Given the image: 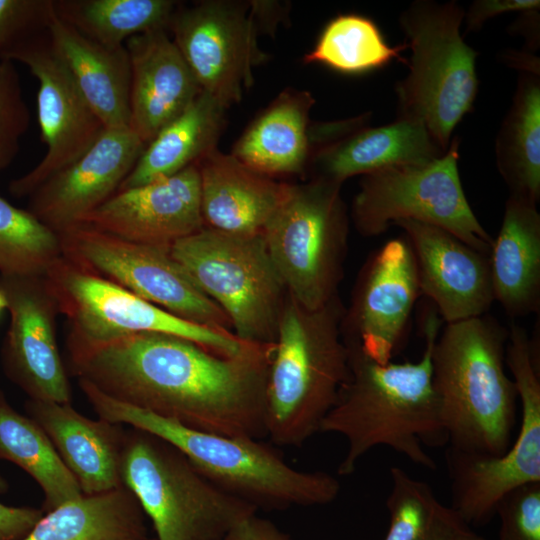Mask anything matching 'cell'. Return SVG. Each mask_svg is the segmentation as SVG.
Masks as SVG:
<instances>
[{
    "instance_id": "obj_42",
    "label": "cell",
    "mask_w": 540,
    "mask_h": 540,
    "mask_svg": "<svg viewBox=\"0 0 540 540\" xmlns=\"http://www.w3.org/2000/svg\"><path fill=\"white\" fill-rule=\"evenodd\" d=\"M456 540H487L484 537L474 533L471 529L463 532Z\"/></svg>"
},
{
    "instance_id": "obj_21",
    "label": "cell",
    "mask_w": 540,
    "mask_h": 540,
    "mask_svg": "<svg viewBox=\"0 0 540 540\" xmlns=\"http://www.w3.org/2000/svg\"><path fill=\"white\" fill-rule=\"evenodd\" d=\"M130 61L129 126L148 144L202 91L167 29L125 42Z\"/></svg>"
},
{
    "instance_id": "obj_32",
    "label": "cell",
    "mask_w": 540,
    "mask_h": 540,
    "mask_svg": "<svg viewBox=\"0 0 540 540\" xmlns=\"http://www.w3.org/2000/svg\"><path fill=\"white\" fill-rule=\"evenodd\" d=\"M172 0H54L55 15L85 37L109 47L132 36L169 29Z\"/></svg>"
},
{
    "instance_id": "obj_2",
    "label": "cell",
    "mask_w": 540,
    "mask_h": 540,
    "mask_svg": "<svg viewBox=\"0 0 540 540\" xmlns=\"http://www.w3.org/2000/svg\"><path fill=\"white\" fill-rule=\"evenodd\" d=\"M442 323L433 305L426 310L425 347L417 362L379 363L358 342L344 340L349 349V376L319 427V432L341 435L347 442L339 475L352 474L358 461L378 446L436 469L426 448L448 445L432 383V349Z\"/></svg>"
},
{
    "instance_id": "obj_19",
    "label": "cell",
    "mask_w": 540,
    "mask_h": 540,
    "mask_svg": "<svg viewBox=\"0 0 540 540\" xmlns=\"http://www.w3.org/2000/svg\"><path fill=\"white\" fill-rule=\"evenodd\" d=\"M135 243L170 249L204 227L197 165L116 192L80 223Z\"/></svg>"
},
{
    "instance_id": "obj_13",
    "label": "cell",
    "mask_w": 540,
    "mask_h": 540,
    "mask_svg": "<svg viewBox=\"0 0 540 540\" xmlns=\"http://www.w3.org/2000/svg\"><path fill=\"white\" fill-rule=\"evenodd\" d=\"M63 256L184 320L232 333L223 310L171 256L170 249L135 243L76 224L58 233Z\"/></svg>"
},
{
    "instance_id": "obj_33",
    "label": "cell",
    "mask_w": 540,
    "mask_h": 540,
    "mask_svg": "<svg viewBox=\"0 0 540 540\" xmlns=\"http://www.w3.org/2000/svg\"><path fill=\"white\" fill-rule=\"evenodd\" d=\"M390 479L389 527L384 540H456L470 529L426 482L396 466L390 469Z\"/></svg>"
},
{
    "instance_id": "obj_44",
    "label": "cell",
    "mask_w": 540,
    "mask_h": 540,
    "mask_svg": "<svg viewBox=\"0 0 540 540\" xmlns=\"http://www.w3.org/2000/svg\"><path fill=\"white\" fill-rule=\"evenodd\" d=\"M8 489V484L5 479L0 475V493L6 492Z\"/></svg>"
},
{
    "instance_id": "obj_25",
    "label": "cell",
    "mask_w": 540,
    "mask_h": 540,
    "mask_svg": "<svg viewBox=\"0 0 540 540\" xmlns=\"http://www.w3.org/2000/svg\"><path fill=\"white\" fill-rule=\"evenodd\" d=\"M48 35L55 53L105 128H128L130 61L125 45L99 44L56 15Z\"/></svg>"
},
{
    "instance_id": "obj_24",
    "label": "cell",
    "mask_w": 540,
    "mask_h": 540,
    "mask_svg": "<svg viewBox=\"0 0 540 540\" xmlns=\"http://www.w3.org/2000/svg\"><path fill=\"white\" fill-rule=\"evenodd\" d=\"M26 407L50 438L83 495L123 486L120 468L125 435L119 424L87 418L70 403L29 399Z\"/></svg>"
},
{
    "instance_id": "obj_45",
    "label": "cell",
    "mask_w": 540,
    "mask_h": 540,
    "mask_svg": "<svg viewBox=\"0 0 540 540\" xmlns=\"http://www.w3.org/2000/svg\"><path fill=\"white\" fill-rule=\"evenodd\" d=\"M152 540H155V539H152Z\"/></svg>"
},
{
    "instance_id": "obj_37",
    "label": "cell",
    "mask_w": 540,
    "mask_h": 540,
    "mask_svg": "<svg viewBox=\"0 0 540 540\" xmlns=\"http://www.w3.org/2000/svg\"><path fill=\"white\" fill-rule=\"evenodd\" d=\"M496 514L500 519L499 540H540V482L506 493L497 504Z\"/></svg>"
},
{
    "instance_id": "obj_31",
    "label": "cell",
    "mask_w": 540,
    "mask_h": 540,
    "mask_svg": "<svg viewBox=\"0 0 540 540\" xmlns=\"http://www.w3.org/2000/svg\"><path fill=\"white\" fill-rule=\"evenodd\" d=\"M0 458L27 472L44 494V513L83 496L44 430L14 410L0 390Z\"/></svg>"
},
{
    "instance_id": "obj_3",
    "label": "cell",
    "mask_w": 540,
    "mask_h": 540,
    "mask_svg": "<svg viewBox=\"0 0 540 540\" xmlns=\"http://www.w3.org/2000/svg\"><path fill=\"white\" fill-rule=\"evenodd\" d=\"M79 386L100 419L167 441L214 485L257 510L327 505L339 495L336 477L295 469L260 439L192 429L112 398L87 380L80 379Z\"/></svg>"
},
{
    "instance_id": "obj_4",
    "label": "cell",
    "mask_w": 540,
    "mask_h": 540,
    "mask_svg": "<svg viewBox=\"0 0 540 540\" xmlns=\"http://www.w3.org/2000/svg\"><path fill=\"white\" fill-rule=\"evenodd\" d=\"M508 329L484 314L447 323L432 349V383L448 445L498 456L511 445L518 393L507 374Z\"/></svg>"
},
{
    "instance_id": "obj_11",
    "label": "cell",
    "mask_w": 540,
    "mask_h": 540,
    "mask_svg": "<svg viewBox=\"0 0 540 540\" xmlns=\"http://www.w3.org/2000/svg\"><path fill=\"white\" fill-rule=\"evenodd\" d=\"M455 137L442 156L422 165L379 170L362 177L351 217L365 237L383 234L400 220L442 228L473 249L489 255L494 238L475 216L464 193Z\"/></svg>"
},
{
    "instance_id": "obj_7",
    "label": "cell",
    "mask_w": 540,
    "mask_h": 540,
    "mask_svg": "<svg viewBox=\"0 0 540 540\" xmlns=\"http://www.w3.org/2000/svg\"><path fill=\"white\" fill-rule=\"evenodd\" d=\"M120 471L123 486L151 520L155 540H220L257 512L209 481L176 447L139 429L125 436Z\"/></svg>"
},
{
    "instance_id": "obj_8",
    "label": "cell",
    "mask_w": 540,
    "mask_h": 540,
    "mask_svg": "<svg viewBox=\"0 0 540 540\" xmlns=\"http://www.w3.org/2000/svg\"><path fill=\"white\" fill-rule=\"evenodd\" d=\"M170 254L223 310L238 339L275 343L288 293L263 234L235 235L203 227L176 241Z\"/></svg>"
},
{
    "instance_id": "obj_26",
    "label": "cell",
    "mask_w": 540,
    "mask_h": 540,
    "mask_svg": "<svg viewBox=\"0 0 540 540\" xmlns=\"http://www.w3.org/2000/svg\"><path fill=\"white\" fill-rule=\"evenodd\" d=\"M536 206L509 195L489 254L495 301L511 319L540 311V214Z\"/></svg>"
},
{
    "instance_id": "obj_36",
    "label": "cell",
    "mask_w": 540,
    "mask_h": 540,
    "mask_svg": "<svg viewBox=\"0 0 540 540\" xmlns=\"http://www.w3.org/2000/svg\"><path fill=\"white\" fill-rule=\"evenodd\" d=\"M30 120V111L14 62L0 59V172L16 158L20 140L29 128Z\"/></svg>"
},
{
    "instance_id": "obj_18",
    "label": "cell",
    "mask_w": 540,
    "mask_h": 540,
    "mask_svg": "<svg viewBox=\"0 0 540 540\" xmlns=\"http://www.w3.org/2000/svg\"><path fill=\"white\" fill-rule=\"evenodd\" d=\"M146 144L129 128L105 129L76 161L28 198V211L60 233L81 222L119 189Z\"/></svg>"
},
{
    "instance_id": "obj_30",
    "label": "cell",
    "mask_w": 540,
    "mask_h": 540,
    "mask_svg": "<svg viewBox=\"0 0 540 540\" xmlns=\"http://www.w3.org/2000/svg\"><path fill=\"white\" fill-rule=\"evenodd\" d=\"M496 166L514 195L540 199V78L524 72L495 142Z\"/></svg>"
},
{
    "instance_id": "obj_40",
    "label": "cell",
    "mask_w": 540,
    "mask_h": 540,
    "mask_svg": "<svg viewBox=\"0 0 540 540\" xmlns=\"http://www.w3.org/2000/svg\"><path fill=\"white\" fill-rule=\"evenodd\" d=\"M43 515L42 509L9 507L0 503V540L23 539Z\"/></svg>"
},
{
    "instance_id": "obj_29",
    "label": "cell",
    "mask_w": 540,
    "mask_h": 540,
    "mask_svg": "<svg viewBox=\"0 0 540 540\" xmlns=\"http://www.w3.org/2000/svg\"><path fill=\"white\" fill-rule=\"evenodd\" d=\"M21 540H152L145 514L124 486L83 495L44 513Z\"/></svg>"
},
{
    "instance_id": "obj_6",
    "label": "cell",
    "mask_w": 540,
    "mask_h": 540,
    "mask_svg": "<svg viewBox=\"0 0 540 540\" xmlns=\"http://www.w3.org/2000/svg\"><path fill=\"white\" fill-rule=\"evenodd\" d=\"M464 16L454 0H416L399 16L411 57L395 86L397 117L422 123L443 151L478 92V52L460 34Z\"/></svg>"
},
{
    "instance_id": "obj_17",
    "label": "cell",
    "mask_w": 540,
    "mask_h": 540,
    "mask_svg": "<svg viewBox=\"0 0 540 540\" xmlns=\"http://www.w3.org/2000/svg\"><path fill=\"white\" fill-rule=\"evenodd\" d=\"M10 323L2 347L7 376L30 399L71 402V387L56 339V299L44 276H2Z\"/></svg>"
},
{
    "instance_id": "obj_38",
    "label": "cell",
    "mask_w": 540,
    "mask_h": 540,
    "mask_svg": "<svg viewBox=\"0 0 540 540\" xmlns=\"http://www.w3.org/2000/svg\"><path fill=\"white\" fill-rule=\"evenodd\" d=\"M54 0H0V59L28 38L48 30Z\"/></svg>"
},
{
    "instance_id": "obj_15",
    "label": "cell",
    "mask_w": 540,
    "mask_h": 540,
    "mask_svg": "<svg viewBox=\"0 0 540 540\" xmlns=\"http://www.w3.org/2000/svg\"><path fill=\"white\" fill-rule=\"evenodd\" d=\"M169 34L202 91L226 108L238 103L253 83V69L265 59L257 27L246 6L203 1L177 7Z\"/></svg>"
},
{
    "instance_id": "obj_35",
    "label": "cell",
    "mask_w": 540,
    "mask_h": 540,
    "mask_svg": "<svg viewBox=\"0 0 540 540\" xmlns=\"http://www.w3.org/2000/svg\"><path fill=\"white\" fill-rule=\"evenodd\" d=\"M62 255L57 232L0 195V275L45 276Z\"/></svg>"
},
{
    "instance_id": "obj_43",
    "label": "cell",
    "mask_w": 540,
    "mask_h": 540,
    "mask_svg": "<svg viewBox=\"0 0 540 540\" xmlns=\"http://www.w3.org/2000/svg\"><path fill=\"white\" fill-rule=\"evenodd\" d=\"M4 310H7V300L5 295L0 291V315Z\"/></svg>"
},
{
    "instance_id": "obj_22",
    "label": "cell",
    "mask_w": 540,
    "mask_h": 540,
    "mask_svg": "<svg viewBox=\"0 0 540 540\" xmlns=\"http://www.w3.org/2000/svg\"><path fill=\"white\" fill-rule=\"evenodd\" d=\"M369 114L338 138L316 149L311 164L315 178L341 184L349 177L390 167L426 164L443 154L426 127L399 118L386 125H366Z\"/></svg>"
},
{
    "instance_id": "obj_41",
    "label": "cell",
    "mask_w": 540,
    "mask_h": 540,
    "mask_svg": "<svg viewBox=\"0 0 540 540\" xmlns=\"http://www.w3.org/2000/svg\"><path fill=\"white\" fill-rule=\"evenodd\" d=\"M220 540H293L268 519L253 513L236 523Z\"/></svg>"
},
{
    "instance_id": "obj_12",
    "label": "cell",
    "mask_w": 540,
    "mask_h": 540,
    "mask_svg": "<svg viewBox=\"0 0 540 540\" xmlns=\"http://www.w3.org/2000/svg\"><path fill=\"white\" fill-rule=\"evenodd\" d=\"M44 277L59 313L68 320L67 346L101 343L137 333H162L232 356L249 343L231 332L177 317L63 255Z\"/></svg>"
},
{
    "instance_id": "obj_14",
    "label": "cell",
    "mask_w": 540,
    "mask_h": 540,
    "mask_svg": "<svg viewBox=\"0 0 540 540\" xmlns=\"http://www.w3.org/2000/svg\"><path fill=\"white\" fill-rule=\"evenodd\" d=\"M3 59L22 63L38 81L37 114L46 152L33 169L10 181L9 193L23 198L82 156L106 128L55 53L48 30L21 42Z\"/></svg>"
},
{
    "instance_id": "obj_23",
    "label": "cell",
    "mask_w": 540,
    "mask_h": 540,
    "mask_svg": "<svg viewBox=\"0 0 540 540\" xmlns=\"http://www.w3.org/2000/svg\"><path fill=\"white\" fill-rule=\"evenodd\" d=\"M204 227L235 235L262 234L289 184L214 149L197 164Z\"/></svg>"
},
{
    "instance_id": "obj_10",
    "label": "cell",
    "mask_w": 540,
    "mask_h": 540,
    "mask_svg": "<svg viewBox=\"0 0 540 540\" xmlns=\"http://www.w3.org/2000/svg\"><path fill=\"white\" fill-rule=\"evenodd\" d=\"M505 362L521 405L519 431L509 448L494 456L447 447L451 508L465 524L483 525L512 489L540 482L539 340L516 322L508 328Z\"/></svg>"
},
{
    "instance_id": "obj_28",
    "label": "cell",
    "mask_w": 540,
    "mask_h": 540,
    "mask_svg": "<svg viewBox=\"0 0 540 540\" xmlns=\"http://www.w3.org/2000/svg\"><path fill=\"white\" fill-rule=\"evenodd\" d=\"M226 109L212 95L201 91L145 146L118 191L164 179L196 165L216 149Z\"/></svg>"
},
{
    "instance_id": "obj_39",
    "label": "cell",
    "mask_w": 540,
    "mask_h": 540,
    "mask_svg": "<svg viewBox=\"0 0 540 540\" xmlns=\"http://www.w3.org/2000/svg\"><path fill=\"white\" fill-rule=\"evenodd\" d=\"M539 0H476L465 12L466 32L478 31L491 18L509 12L539 11Z\"/></svg>"
},
{
    "instance_id": "obj_16",
    "label": "cell",
    "mask_w": 540,
    "mask_h": 540,
    "mask_svg": "<svg viewBox=\"0 0 540 540\" xmlns=\"http://www.w3.org/2000/svg\"><path fill=\"white\" fill-rule=\"evenodd\" d=\"M420 295L410 243L405 236L388 240L361 270L351 306L342 318L343 339L357 341L379 363L390 362L406 340Z\"/></svg>"
},
{
    "instance_id": "obj_1",
    "label": "cell",
    "mask_w": 540,
    "mask_h": 540,
    "mask_svg": "<svg viewBox=\"0 0 540 540\" xmlns=\"http://www.w3.org/2000/svg\"><path fill=\"white\" fill-rule=\"evenodd\" d=\"M79 379L124 403L189 428L262 439L274 344L249 343L227 356L162 333L67 346Z\"/></svg>"
},
{
    "instance_id": "obj_9",
    "label": "cell",
    "mask_w": 540,
    "mask_h": 540,
    "mask_svg": "<svg viewBox=\"0 0 540 540\" xmlns=\"http://www.w3.org/2000/svg\"><path fill=\"white\" fill-rule=\"evenodd\" d=\"M341 184L321 178L288 186L263 237L288 295L308 310L337 297L347 251Z\"/></svg>"
},
{
    "instance_id": "obj_20",
    "label": "cell",
    "mask_w": 540,
    "mask_h": 540,
    "mask_svg": "<svg viewBox=\"0 0 540 540\" xmlns=\"http://www.w3.org/2000/svg\"><path fill=\"white\" fill-rule=\"evenodd\" d=\"M394 225L411 245L421 294L431 300L443 322L487 313L495 301L489 255L434 225L409 219Z\"/></svg>"
},
{
    "instance_id": "obj_34",
    "label": "cell",
    "mask_w": 540,
    "mask_h": 540,
    "mask_svg": "<svg viewBox=\"0 0 540 540\" xmlns=\"http://www.w3.org/2000/svg\"><path fill=\"white\" fill-rule=\"evenodd\" d=\"M406 43L391 47L376 23L358 14H341L327 23L303 62L320 63L345 74H360L388 65L407 64L401 53Z\"/></svg>"
},
{
    "instance_id": "obj_27",
    "label": "cell",
    "mask_w": 540,
    "mask_h": 540,
    "mask_svg": "<svg viewBox=\"0 0 540 540\" xmlns=\"http://www.w3.org/2000/svg\"><path fill=\"white\" fill-rule=\"evenodd\" d=\"M308 91L282 92L246 129L231 155L267 176L297 174L310 164L314 141Z\"/></svg>"
},
{
    "instance_id": "obj_5",
    "label": "cell",
    "mask_w": 540,
    "mask_h": 540,
    "mask_svg": "<svg viewBox=\"0 0 540 540\" xmlns=\"http://www.w3.org/2000/svg\"><path fill=\"white\" fill-rule=\"evenodd\" d=\"M344 312L338 296L317 310L287 296L266 383L267 436L275 444L301 446L319 432L347 381Z\"/></svg>"
}]
</instances>
